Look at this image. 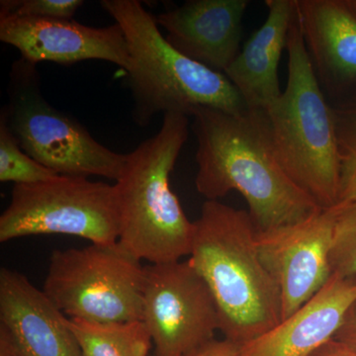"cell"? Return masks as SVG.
I'll return each mask as SVG.
<instances>
[{"label": "cell", "mask_w": 356, "mask_h": 356, "mask_svg": "<svg viewBox=\"0 0 356 356\" xmlns=\"http://www.w3.org/2000/svg\"><path fill=\"white\" fill-rule=\"evenodd\" d=\"M334 209L336 219L330 252L332 274L356 277V202Z\"/></svg>", "instance_id": "obj_19"}, {"label": "cell", "mask_w": 356, "mask_h": 356, "mask_svg": "<svg viewBox=\"0 0 356 356\" xmlns=\"http://www.w3.org/2000/svg\"><path fill=\"white\" fill-rule=\"evenodd\" d=\"M121 216L115 185L86 177L16 184L0 216V243L37 235H67L91 243L118 242Z\"/></svg>", "instance_id": "obj_8"}, {"label": "cell", "mask_w": 356, "mask_h": 356, "mask_svg": "<svg viewBox=\"0 0 356 356\" xmlns=\"http://www.w3.org/2000/svg\"><path fill=\"white\" fill-rule=\"evenodd\" d=\"M81 0H2L0 17H35L72 19Z\"/></svg>", "instance_id": "obj_20"}, {"label": "cell", "mask_w": 356, "mask_h": 356, "mask_svg": "<svg viewBox=\"0 0 356 356\" xmlns=\"http://www.w3.org/2000/svg\"><path fill=\"white\" fill-rule=\"evenodd\" d=\"M57 172L26 154L0 115V181L35 184L58 177Z\"/></svg>", "instance_id": "obj_18"}, {"label": "cell", "mask_w": 356, "mask_h": 356, "mask_svg": "<svg viewBox=\"0 0 356 356\" xmlns=\"http://www.w3.org/2000/svg\"><path fill=\"white\" fill-rule=\"evenodd\" d=\"M8 104L1 116L26 154L65 177H102L118 181L127 154L103 146L70 115L47 102L36 65L21 58L11 67Z\"/></svg>", "instance_id": "obj_6"}, {"label": "cell", "mask_w": 356, "mask_h": 356, "mask_svg": "<svg viewBox=\"0 0 356 356\" xmlns=\"http://www.w3.org/2000/svg\"><path fill=\"white\" fill-rule=\"evenodd\" d=\"M250 0H188L159 14L168 44L194 62L224 74L241 51Z\"/></svg>", "instance_id": "obj_12"}, {"label": "cell", "mask_w": 356, "mask_h": 356, "mask_svg": "<svg viewBox=\"0 0 356 356\" xmlns=\"http://www.w3.org/2000/svg\"><path fill=\"white\" fill-rule=\"evenodd\" d=\"M186 356H247L243 344L229 339H213Z\"/></svg>", "instance_id": "obj_23"}, {"label": "cell", "mask_w": 356, "mask_h": 356, "mask_svg": "<svg viewBox=\"0 0 356 356\" xmlns=\"http://www.w3.org/2000/svg\"><path fill=\"white\" fill-rule=\"evenodd\" d=\"M304 42L325 95L356 83V15L341 0H297Z\"/></svg>", "instance_id": "obj_15"}, {"label": "cell", "mask_w": 356, "mask_h": 356, "mask_svg": "<svg viewBox=\"0 0 356 356\" xmlns=\"http://www.w3.org/2000/svg\"><path fill=\"white\" fill-rule=\"evenodd\" d=\"M348 2V6L350 7L351 10L353 11V13L356 15V0H350V1Z\"/></svg>", "instance_id": "obj_27"}, {"label": "cell", "mask_w": 356, "mask_h": 356, "mask_svg": "<svg viewBox=\"0 0 356 356\" xmlns=\"http://www.w3.org/2000/svg\"><path fill=\"white\" fill-rule=\"evenodd\" d=\"M120 243H91L51 254L43 291L69 318L143 321L146 266Z\"/></svg>", "instance_id": "obj_7"}, {"label": "cell", "mask_w": 356, "mask_h": 356, "mask_svg": "<svg viewBox=\"0 0 356 356\" xmlns=\"http://www.w3.org/2000/svg\"><path fill=\"white\" fill-rule=\"evenodd\" d=\"M188 135V115H163L159 132L127 154L115 184L121 216L118 242L140 261L168 264L191 254L194 222L170 182Z\"/></svg>", "instance_id": "obj_4"}, {"label": "cell", "mask_w": 356, "mask_h": 356, "mask_svg": "<svg viewBox=\"0 0 356 356\" xmlns=\"http://www.w3.org/2000/svg\"><path fill=\"white\" fill-rule=\"evenodd\" d=\"M311 356H356V350L348 344L332 339Z\"/></svg>", "instance_id": "obj_25"}, {"label": "cell", "mask_w": 356, "mask_h": 356, "mask_svg": "<svg viewBox=\"0 0 356 356\" xmlns=\"http://www.w3.org/2000/svg\"><path fill=\"white\" fill-rule=\"evenodd\" d=\"M104 10L120 25L132 65L127 72L134 99L133 118L147 126L154 116L199 107L242 113L248 106L228 77L172 48L156 18L138 0H102Z\"/></svg>", "instance_id": "obj_5"}, {"label": "cell", "mask_w": 356, "mask_h": 356, "mask_svg": "<svg viewBox=\"0 0 356 356\" xmlns=\"http://www.w3.org/2000/svg\"><path fill=\"white\" fill-rule=\"evenodd\" d=\"M334 339L356 350V301L350 307Z\"/></svg>", "instance_id": "obj_24"}, {"label": "cell", "mask_w": 356, "mask_h": 356, "mask_svg": "<svg viewBox=\"0 0 356 356\" xmlns=\"http://www.w3.org/2000/svg\"><path fill=\"white\" fill-rule=\"evenodd\" d=\"M81 356H152L153 341L143 321L88 323L69 318Z\"/></svg>", "instance_id": "obj_17"}, {"label": "cell", "mask_w": 356, "mask_h": 356, "mask_svg": "<svg viewBox=\"0 0 356 356\" xmlns=\"http://www.w3.org/2000/svg\"><path fill=\"white\" fill-rule=\"evenodd\" d=\"M0 40L15 47L21 58L34 65L102 60L126 72L132 65L125 35L117 23L96 28L72 19L6 16L0 17Z\"/></svg>", "instance_id": "obj_11"}, {"label": "cell", "mask_w": 356, "mask_h": 356, "mask_svg": "<svg viewBox=\"0 0 356 356\" xmlns=\"http://www.w3.org/2000/svg\"><path fill=\"white\" fill-rule=\"evenodd\" d=\"M0 325L19 356H81L69 318L43 290L6 267L0 269Z\"/></svg>", "instance_id": "obj_13"}, {"label": "cell", "mask_w": 356, "mask_h": 356, "mask_svg": "<svg viewBox=\"0 0 356 356\" xmlns=\"http://www.w3.org/2000/svg\"><path fill=\"white\" fill-rule=\"evenodd\" d=\"M268 13L224 72L248 109L266 110L280 97L278 65L286 50L296 0H266Z\"/></svg>", "instance_id": "obj_16"}, {"label": "cell", "mask_w": 356, "mask_h": 356, "mask_svg": "<svg viewBox=\"0 0 356 356\" xmlns=\"http://www.w3.org/2000/svg\"><path fill=\"white\" fill-rule=\"evenodd\" d=\"M143 322L154 356H186L215 339L216 303L189 259L146 266Z\"/></svg>", "instance_id": "obj_9"}, {"label": "cell", "mask_w": 356, "mask_h": 356, "mask_svg": "<svg viewBox=\"0 0 356 356\" xmlns=\"http://www.w3.org/2000/svg\"><path fill=\"white\" fill-rule=\"evenodd\" d=\"M248 211L207 200L194 222L189 255L212 293L225 339L248 343L281 322L277 285L262 264Z\"/></svg>", "instance_id": "obj_2"}, {"label": "cell", "mask_w": 356, "mask_h": 356, "mask_svg": "<svg viewBox=\"0 0 356 356\" xmlns=\"http://www.w3.org/2000/svg\"><path fill=\"white\" fill-rule=\"evenodd\" d=\"M0 356H19L8 332L0 325Z\"/></svg>", "instance_id": "obj_26"}, {"label": "cell", "mask_w": 356, "mask_h": 356, "mask_svg": "<svg viewBox=\"0 0 356 356\" xmlns=\"http://www.w3.org/2000/svg\"><path fill=\"white\" fill-rule=\"evenodd\" d=\"M191 116L198 143L196 189L207 200L238 192L261 232L296 224L323 210L280 165L264 110L235 114L199 107Z\"/></svg>", "instance_id": "obj_1"}, {"label": "cell", "mask_w": 356, "mask_h": 356, "mask_svg": "<svg viewBox=\"0 0 356 356\" xmlns=\"http://www.w3.org/2000/svg\"><path fill=\"white\" fill-rule=\"evenodd\" d=\"M152 356H154V355H152Z\"/></svg>", "instance_id": "obj_28"}, {"label": "cell", "mask_w": 356, "mask_h": 356, "mask_svg": "<svg viewBox=\"0 0 356 356\" xmlns=\"http://www.w3.org/2000/svg\"><path fill=\"white\" fill-rule=\"evenodd\" d=\"M353 202H356V149H350L341 151V181L337 206Z\"/></svg>", "instance_id": "obj_22"}, {"label": "cell", "mask_w": 356, "mask_h": 356, "mask_svg": "<svg viewBox=\"0 0 356 356\" xmlns=\"http://www.w3.org/2000/svg\"><path fill=\"white\" fill-rule=\"evenodd\" d=\"M286 51V88L264 110L269 135L276 158L290 179L321 209H332L339 201L341 145L334 110L307 51L298 8Z\"/></svg>", "instance_id": "obj_3"}, {"label": "cell", "mask_w": 356, "mask_h": 356, "mask_svg": "<svg viewBox=\"0 0 356 356\" xmlns=\"http://www.w3.org/2000/svg\"><path fill=\"white\" fill-rule=\"evenodd\" d=\"M336 212L321 210L304 221L257 232V248L281 297V321L301 308L332 276Z\"/></svg>", "instance_id": "obj_10"}, {"label": "cell", "mask_w": 356, "mask_h": 356, "mask_svg": "<svg viewBox=\"0 0 356 356\" xmlns=\"http://www.w3.org/2000/svg\"><path fill=\"white\" fill-rule=\"evenodd\" d=\"M332 107L341 151L356 149V103Z\"/></svg>", "instance_id": "obj_21"}, {"label": "cell", "mask_w": 356, "mask_h": 356, "mask_svg": "<svg viewBox=\"0 0 356 356\" xmlns=\"http://www.w3.org/2000/svg\"><path fill=\"white\" fill-rule=\"evenodd\" d=\"M356 301V277L332 274L322 289L270 331L243 344L247 356H311L334 339Z\"/></svg>", "instance_id": "obj_14"}]
</instances>
